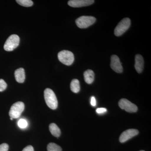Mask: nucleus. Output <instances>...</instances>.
<instances>
[{
    "label": "nucleus",
    "mask_w": 151,
    "mask_h": 151,
    "mask_svg": "<svg viewBox=\"0 0 151 151\" xmlns=\"http://www.w3.org/2000/svg\"><path fill=\"white\" fill-rule=\"evenodd\" d=\"M44 98L49 108L55 110L58 107V102L54 92L49 88H46L44 91Z\"/></svg>",
    "instance_id": "f257e3e1"
},
{
    "label": "nucleus",
    "mask_w": 151,
    "mask_h": 151,
    "mask_svg": "<svg viewBox=\"0 0 151 151\" xmlns=\"http://www.w3.org/2000/svg\"><path fill=\"white\" fill-rule=\"evenodd\" d=\"M58 57L59 61L65 65H71L74 60L73 53L68 50H63L60 52Z\"/></svg>",
    "instance_id": "f03ea898"
},
{
    "label": "nucleus",
    "mask_w": 151,
    "mask_h": 151,
    "mask_svg": "<svg viewBox=\"0 0 151 151\" xmlns=\"http://www.w3.org/2000/svg\"><path fill=\"white\" fill-rule=\"evenodd\" d=\"M20 38L17 35H12L7 39L4 45V49L7 51H13L18 46Z\"/></svg>",
    "instance_id": "7ed1b4c3"
},
{
    "label": "nucleus",
    "mask_w": 151,
    "mask_h": 151,
    "mask_svg": "<svg viewBox=\"0 0 151 151\" xmlns=\"http://www.w3.org/2000/svg\"><path fill=\"white\" fill-rule=\"evenodd\" d=\"M96 20L94 17L83 16L76 19V23L80 28H86L94 23Z\"/></svg>",
    "instance_id": "20e7f679"
},
{
    "label": "nucleus",
    "mask_w": 151,
    "mask_h": 151,
    "mask_svg": "<svg viewBox=\"0 0 151 151\" xmlns=\"http://www.w3.org/2000/svg\"><path fill=\"white\" fill-rule=\"evenodd\" d=\"M24 104L22 102H18L14 103L10 108L9 115L12 119H17L21 115L24 111Z\"/></svg>",
    "instance_id": "39448f33"
},
{
    "label": "nucleus",
    "mask_w": 151,
    "mask_h": 151,
    "mask_svg": "<svg viewBox=\"0 0 151 151\" xmlns=\"http://www.w3.org/2000/svg\"><path fill=\"white\" fill-rule=\"evenodd\" d=\"M131 20L129 18H125L118 24L114 30V34L116 36H120L126 32L129 28Z\"/></svg>",
    "instance_id": "423d86ee"
},
{
    "label": "nucleus",
    "mask_w": 151,
    "mask_h": 151,
    "mask_svg": "<svg viewBox=\"0 0 151 151\" xmlns=\"http://www.w3.org/2000/svg\"><path fill=\"white\" fill-rule=\"evenodd\" d=\"M119 105L120 108L129 113H134L138 110L137 105L126 99H122L119 101Z\"/></svg>",
    "instance_id": "0eeeda50"
},
{
    "label": "nucleus",
    "mask_w": 151,
    "mask_h": 151,
    "mask_svg": "<svg viewBox=\"0 0 151 151\" xmlns=\"http://www.w3.org/2000/svg\"><path fill=\"white\" fill-rule=\"evenodd\" d=\"M139 133L138 130L135 129H129L126 130L123 132L120 136L119 141L121 143L125 142L131 138L137 136Z\"/></svg>",
    "instance_id": "6e6552de"
},
{
    "label": "nucleus",
    "mask_w": 151,
    "mask_h": 151,
    "mask_svg": "<svg viewBox=\"0 0 151 151\" xmlns=\"http://www.w3.org/2000/svg\"><path fill=\"white\" fill-rule=\"evenodd\" d=\"M111 66L115 72L121 73L123 72V68L120 59L116 55H112L111 57Z\"/></svg>",
    "instance_id": "1a4fd4ad"
},
{
    "label": "nucleus",
    "mask_w": 151,
    "mask_h": 151,
    "mask_svg": "<svg viewBox=\"0 0 151 151\" xmlns=\"http://www.w3.org/2000/svg\"><path fill=\"white\" fill-rule=\"evenodd\" d=\"M94 2L93 0H70L68 4L72 7H81L90 5Z\"/></svg>",
    "instance_id": "9d476101"
},
{
    "label": "nucleus",
    "mask_w": 151,
    "mask_h": 151,
    "mask_svg": "<svg viewBox=\"0 0 151 151\" xmlns=\"http://www.w3.org/2000/svg\"><path fill=\"white\" fill-rule=\"evenodd\" d=\"M135 68L138 73H142L144 68V60L141 55L137 54L135 56Z\"/></svg>",
    "instance_id": "9b49d317"
},
{
    "label": "nucleus",
    "mask_w": 151,
    "mask_h": 151,
    "mask_svg": "<svg viewBox=\"0 0 151 151\" xmlns=\"http://www.w3.org/2000/svg\"><path fill=\"white\" fill-rule=\"evenodd\" d=\"M15 77L17 82L19 83H23L25 78L24 69L22 68L17 69L14 72Z\"/></svg>",
    "instance_id": "f8f14e48"
},
{
    "label": "nucleus",
    "mask_w": 151,
    "mask_h": 151,
    "mask_svg": "<svg viewBox=\"0 0 151 151\" xmlns=\"http://www.w3.org/2000/svg\"><path fill=\"white\" fill-rule=\"evenodd\" d=\"M84 80L88 84H92L94 81V71L90 69L86 70L84 73Z\"/></svg>",
    "instance_id": "ddd939ff"
},
{
    "label": "nucleus",
    "mask_w": 151,
    "mask_h": 151,
    "mask_svg": "<svg viewBox=\"0 0 151 151\" xmlns=\"http://www.w3.org/2000/svg\"><path fill=\"white\" fill-rule=\"evenodd\" d=\"M49 130L52 134L54 137L58 138L61 134L60 129L57 125L54 123H52L49 126Z\"/></svg>",
    "instance_id": "4468645a"
},
{
    "label": "nucleus",
    "mask_w": 151,
    "mask_h": 151,
    "mask_svg": "<svg viewBox=\"0 0 151 151\" xmlns=\"http://www.w3.org/2000/svg\"><path fill=\"white\" fill-rule=\"evenodd\" d=\"M70 88L71 91L75 93H78L80 89L79 81L78 79H73L71 81L70 84Z\"/></svg>",
    "instance_id": "2eb2a0df"
},
{
    "label": "nucleus",
    "mask_w": 151,
    "mask_h": 151,
    "mask_svg": "<svg viewBox=\"0 0 151 151\" xmlns=\"http://www.w3.org/2000/svg\"><path fill=\"white\" fill-rule=\"evenodd\" d=\"M47 151H62V149L58 145L54 143H50L47 145Z\"/></svg>",
    "instance_id": "dca6fc26"
},
{
    "label": "nucleus",
    "mask_w": 151,
    "mask_h": 151,
    "mask_svg": "<svg viewBox=\"0 0 151 151\" xmlns=\"http://www.w3.org/2000/svg\"><path fill=\"white\" fill-rule=\"evenodd\" d=\"M17 2L20 5L24 7H30L33 5L32 1L31 0H17Z\"/></svg>",
    "instance_id": "f3484780"
},
{
    "label": "nucleus",
    "mask_w": 151,
    "mask_h": 151,
    "mask_svg": "<svg viewBox=\"0 0 151 151\" xmlns=\"http://www.w3.org/2000/svg\"><path fill=\"white\" fill-rule=\"evenodd\" d=\"M18 125L20 128L24 129L26 128L28 125L27 122L23 119H20L18 122Z\"/></svg>",
    "instance_id": "a211bd4d"
},
{
    "label": "nucleus",
    "mask_w": 151,
    "mask_h": 151,
    "mask_svg": "<svg viewBox=\"0 0 151 151\" xmlns=\"http://www.w3.org/2000/svg\"><path fill=\"white\" fill-rule=\"evenodd\" d=\"M7 85L4 80L2 79H0V92L4 91L7 88Z\"/></svg>",
    "instance_id": "6ab92c4d"
},
{
    "label": "nucleus",
    "mask_w": 151,
    "mask_h": 151,
    "mask_svg": "<svg viewBox=\"0 0 151 151\" xmlns=\"http://www.w3.org/2000/svg\"><path fill=\"white\" fill-rule=\"evenodd\" d=\"M9 145L6 143H3L0 145V151H8L9 150Z\"/></svg>",
    "instance_id": "aec40b11"
},
{
    "label": "nucleus",
    "mask_w": 151,
    "mask_h": 151,
    "mask_svg": "<svg viewBox=\"0 0 151 151\" xmlns=\"http://www.w3.org/2000/svg\"><path fill=\"white\" fill-rule=\"evenodd\" d=\"M107 109L105 108H99L96 110V112L98 114H103L107 112Z\"/></svg>",
    "instance_id": "412c9836"
},
{
    "label": "nucleus",
    "mask_w": 151,
    "mask_h": 151,
    "mask_svg": "<svg viewBox=\"0 0 151 151\" xmlns=\"http://www.w3.org/2000/svg\"><path fill=\"white\" fill-rule=\"evenodd\" d=\"M22 151H34L32 146L29 145L25 147Z\"/></svg>",
    "instance_id": "4be33fe9"
},
{
    "label": "nucleus",
    "mask_w": 151,
    "mask_h": 151,
    "mask_svg": "<svg viewBox=\"0 0 151 151\" xmlns=\"http://www.w3.org/2000/svg\"><path fill=\"white\" fill-rule=\"evenodd\" d=\"M91 104L92 106H95L96 105V100L94 96L91 97Z\"/></svg>",
    "instance_id": "5701e85b"
},
{
    "label": "nucleus",
    "mask_w": 151,
    "mask_h": 151,
    "mask_svg": "<svg viewBox=\"0 0 151 151\" xmlns=\"http://www.w3.org/2000/svg\"><path fill=\"white\" fill-rule=\"evenodd\" d=\"M10 119L11 120H13V119H12V118H10Z\"/></svg>",
    "instance_id": "b1692460"
},
{
    "label": "nucleus",
    "mask_w": 151,
    "mask_h": 151,
    "mask_svg": "<svg viewBox=\"0 0 151 151\" xmlns=\"http://www.w3.org/2000/svg\"><path fill=\"white\" fill-rule=\"evenodd\" d=\"M144 151V150H141V151Z\"/></svg>",
    "instance_id": "393cba45"
}]
</instances>
